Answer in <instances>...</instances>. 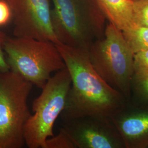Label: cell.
Returning a JSON list of instances; mask_svg holds the SVG:
<instances>
[{"label": "cell", "instance_id": "cell-1", "mask_svg": "<svg viewBox=\"0 0 148 148\" xmlns=\"http://www.w3.org/2000/svg\"><path fill=\"white\" fill-rule=\"evenodd\" d=\"M56 45L71 79L60 114L63 121L86 116L111 118L124 107L127 99L96 73L90 63L88 51L61 43Z\"/></svg>", "mask_w": 148, "mask_h": 148}, {"label": "cell", "instance_id": "cell-2", "mask_svg": "<svg viewBox=\"0 0 148 148\" xmlns=\"http://www.w3.org/2000/svg\"><path fill=\"white\" fill-rule=\"evenodd\" d=\"M51 19L59 42L88 51L104 36L106 18L95 0H52Z\"/></svg>", "mask_w": 148, "mask_h": 148}, {"label": "cell", "instance_id": "cell-3", "mask_svg": "<svg viewBox=\"0 0 148 148\" xmlns=\"http://www.w3.org/2000/svg\"><path fill=\"white\" fill-rule=\"evenodd\" d=\"M88 57L101 78L129 101L134 75V53L121 30L109 23L104 36L95 40L90 47Z\"/></svg>", "mask_w": 148, "mask_h": 148}, {"label": "cell", "instance_id": "cell-4", "mask_svg": "<svg viewBox=\"0 0 148 148\" xmlns=\"http://www.w3.org/2000/svg\"><path fill=\"white\" fill-rule=\"evenodd\" d=\"M4 51L10 70L41 89L51 74L66 68L56 45L51 41L8 37Z\"/></svg>", "mask_w": 148, "mask_h": 148}, {"label": "cell", "instance_id": "cell-5", "mask_svg": "<svg viewBox=\"0 0 148 148\" xmlns=\"http://www.w3.org/2000/svg\"><path fill=\"white\" fill-rule=\"evenodd\" d=\"M71 79L66 68L56 72L32 102L34 114L24 127L25 144L29 148H46V140L54 136L53 126L65 106Z\"/></svg>", "mask_w": 148, "mask_h": 148}, {"label": "cell", "instance_id": "cell-6", "mask_svg": "<svg viewBox=\"0 0 148 148\" xmlns=\"http://www.w3.org/2000/svg\"><path fill=\"white\" fill-rule=\"evenodd\" d=\"M34 85L19 74L0 71V148H21L32 115L27 101Z\"/></svg>", "mask_w": 148, "mask_h": 148}, {"label": "cell", "instance_id": "cell-7", "mask_svg": "<svg viewBox=\"0 0 148 148\" xmlns=\"http://www.w3.org/2000/svg\"><path fill=\"white\" fill-rule=\"evenodd\" d=\"M12 12L15 37H27L57 44L49 0H5Z\"/></svg>", "mask_w": 148, "mask_h": 148}, {"label": "cell", "instance_id": "cell-8", "mask_svg": "<svg viewBox=\"0 0 148 148\" xmlns=\"http://www.w3.org/2000/svg\"><path fill=\"white\" fill-rule=\"evenodd\" d=\"M63 122L76 148H126L111 118L86 116Z\"/></svg>", "mask_w": 148, "mask_h": 148}, {"label": "cell", "instance_id": "cell-9", "mask_svg": "<svg viewBox=\"0 0 148 148\" xmlns=\"http://www.w3.org/2000/svg\"><path fill=\"white\" fill-rule=\"evenodd\" d=\"M111 119L126 148H148V107L129 100Z\"/></svg>", "mask_w": 148, "mask_h": 148}, {"label": "cell", "instance_id": "cell-10", "mask_svg": "<svg viewBox=\"0 0 148 148\" xmlns=\"http://www.w3.org/2000/svg\"><path fill=\"white\" fill-rule=\"evenodd\" d=\"M107 19L122 32L136 27L133 16L132 0H95Z\"/></svg>", "mask_w": 148, "mask_h": 148}, {"label": "cell", "instance_id": "cell-11", "mask_svg": "<svg viewBox=\"0 0 148 148\" xmlns=\"http://www.w3.org/2000/svg\"><path fill=\"white\" fill-rule=\"evenodd\" d=\"M122 32L123 35L133 52L148 49V27H137Z\"/></svg>", "mask_w": 148, "mask_h": 148}, {"label": "cell", "instance_id": "cell-12", "mask_svg": "<svg viewBox=\"0 0 148 148\" xmlns=\"http://www.w3.org/2000/svg\"><path fill=\"white\" fill-rule=\"evenodd\" d=\"M130 100L148 107V74L139 77L133 76Z\"/></svg>", "mask_w": 148, "mask_h": 148}, {"label": "cell", "instance_id": "cell-13", "mask_svg": "<svg viewBox=\"0 0 148 148\" xmlns=\"http://www.w3.org/2000/svg\"><path fill=\"white\" fill-rule=\"evenodd\" d=\"M133 16L136 27H148V0L133 1Z\"/></svg>", "mask_w": 148, "mask_h": 148}, {"label": "cell", "instance_id": "cell-14", "mask_svg": "<svg viewBox=\"0 0 148 148\" xmlns=\"http://www.w3.org/2000/svg\"><path fill=\"white\" fill-rule=\"evenodd\" d=\"M46 148H76L69 134L62 128L58 134L46 140Z\"/></svg>", "mask_w": 148, "mask_h": 148}, {"label": "cell", "instance_id": "cell-15", "mask_svg": "<svg viewBox=\"0 0 148 148\" xmlns=\"http://www.w3.org/2000/svg\"><path fill=\"white\" fill-rule=\"evenodd\" d=\"M133 76L139 77L148 74V49L134 54Z\"/></svg>", "mask_w": 148, "mask_h": 148}, {"label": "cell", "instance_id": "cell-16", "mask_svg": "<svg viewBox=\"0 0 148 148\" xmlns=\"http://www.w3.org/2000/svg\"><path fill=\"white\" fill-rule=\"evenodd\" d=\"M8 37L5 32L0 30V71L5 72L10 70L9 65L7 62L4 46Z\"/></svg>", "mask_w": 148, "mask_h": 148}, {"label": "cell", "instance_id": "cell-17", "mask_svg": "<svg viewBox=\"0 0 148 148\" xmlns=\"http://www.w3.org/2000/svg\"><path fill=\"white\" fill-rule=\"evenodd\" d=\"M12 19L11 8L5 0H0V27L7 25Z\"/></svg>", "mask_w": 148, "mask_h": 148}, {"label": "cell", "instance_id": "cell-18", "mask_svg": "<svg viewBox=\"0 0 148 148\" xmlns=\"http://www.w3.org/2000/svg\"><path fill=\"white\" fill-rule=\"evenodd\" d=\"M132 1H135V0H132Z\"/></svg>", "mask_w": 148, "mask_h": 148}]
</instances>
